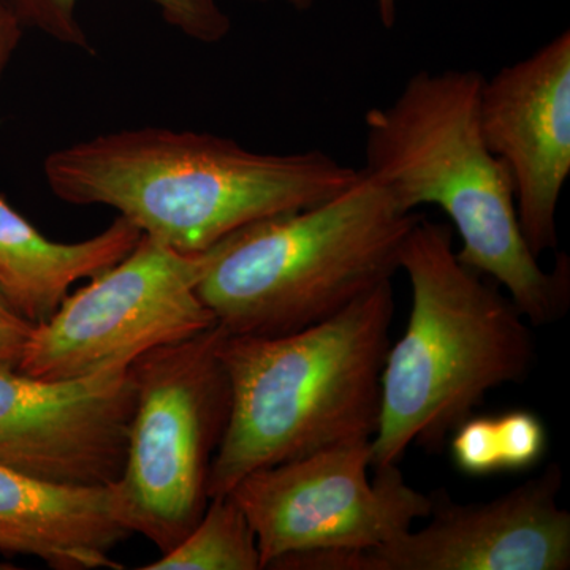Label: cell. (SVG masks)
<instances>
[{
  "instance_id": "2e32d148",
  "label": "cell",
  "mask_w": 570,
  "mask_h": 570,
  "mask_svg": "<svg viewBox=\"0 0 570 570\" xmlns=\"http://www.w3.org/2000/svg\"><path fill=\"white\" fill-rule=\"evenodd\" d=\"M493 419V442L499 472L524 471L542 460L547 431L530 411H509Z\"/></svg>"
},
{
  "instance_id": "7a4b0ae2",
  "label": "cell",
  "mask_w": 570,
  "mask_h": 570,
  "mask_svg": "<svg viewBox=\"0 0 570 570\" xmlns=\"http://www.w3.org/2000/svg\"><path fill=\"white\" fill-rule=\"evenodd\" d=\"M483 75L420 70L389 105L365 115V167L403 212L438 206L460 235L456 255L490 277L531 325L557 324L570 306V261L551 272L521 232L504 164L480 129Z\"/></svg>"
},
{
  "instance_id": "7c38bea8",
  "label": "cell",
  "mask_w": 570,
  "mask_h": 570,
  "mask_svg": "<svg viewBox=\"0 0 570 570\" xmlns=\"http://www.w3.org/2000/svg\"><path fill=\"white\" fill-rule=\"evenodd\" d=\"M130 535L116 517L110 485L48 482L0 466V553L56 570H119L111 551Z\"/></svg>"
},
{
  "instance_id": "ffe728a7",
  "label": "cell",
  "mask_w": 570,
  "mask_h": 570,
  "mask_svg": "<svg viewBox=\"0 0 570 570\" xmlns=\"http://www.w3.org/2000/svg\"><path fill=\"white\" fill-rule=\"evenodd\" d=\"M255 2H268V0H255ZM288 6L294 7L296 10H307L317 2V0H283Z\"/></svg>"
},
{
  "instance_id": "52a82bcc",
  "label": "cell",
  "mask_w": 570,
  "mask_h": 570,
  "mask_svg": "<svg viewBox=\"0 0 570 570\" xmlns=\"http://www.w3.org/2000/svg\"><path fill=\"white\" fill-rule=\"evenodd\" d=\"M206 262V250L184 254L141 235L32 326L17 370L45 381L97 376L212 328L216 318L197 292Z\"/></svg>"
},
{
  "instance_id": "9a60e30c",
  "label": "cell",
  "mask_w": 570,
  "mask_h": 570,
  "mask_svg": "<svg viewBox=\"0 0 570 570\" xmlns=\"http://www.w3.org/2000/svg\"><path fill=\"white\" fill-rule=\"evenodd\" d=\"M22 22L32 24L51 39L78 50L92 51L77 18L80 0H7ZM167 24L200 43H219L228 36L232 21L219 0H148Z\"/></svg>"
},
{
  "instance_id": "d6986e66",
  "label": "cell",
  "mask_w": 570,
  "mask_h": 570,
  "mask_svg": "<svg viewBox=\"0 0 570 570\" xmlns=\"http://www.w3.org/2000/svg\"><path fill=\"white\" fill-rule=\"evenodd\" d=\"M379 18L384 28L392 29L397 17V0H376Z\"/></svg>"
},
{
  "instance_id": "e0dca14e",
  "label": "cell",
  "mask_w": 570,
  "mask_h": 570,
  "mask_svg": "<svg viewBox=\"0 0 570 570\" xmlns=\"http://www.w3.org/2000/svg\"><path fill=\"white\" fill-rule=\"evenodd\" d=\"M32 326L0 302V366H18Z\"/></svg>"
},
{
  "instance_id": "3957f363",
  "label": "cell",
  "mask_w": 570,
  "mask_h": 570,
  "mask_svg": "<svg viewBox=\"0 0 570 570\" xmlns=\"http://www.w3.org/2000/svg\"><path fill=\"white\" fill-rule=\"evenodd\" d=\"M400 269L411 313L382 370L373 469L400 464L412 444L441 452L491 390L521 384L535 358L530 322L493 279L460 261L448 224L420 216Z\"/></svg>"
},
{
  "instance_id": "5bb4252c",
  "label": "cell",
  "mask_w": 570,
  "mask_h": 570,
  "mask_svg": "<svg viewBox=\"0 0 570 570\" xmlns=\"http://www.w3.org/2000/svg\"><path fill=\"white\" fill-rule=\"evenodd\" d=\"M142 570H262L257 535L230 493L209 499L204 515L168 553Z\"/></svg>"
},
{
  "instance_id": "5b68a950",
  "label": "cell",
  "mask_w": 570,
  "mask_h": 570,
  "mask_svg": "<svg viewBox=\"0 0 570 570\" xmlns=\"http://www.w3.org/2000/svg\"><path fill=\"white\" fill-rule=\"evenodd\" d=\"M420 216L360 168L330 200L257 220L209 247L198 296L227 335L321 324L392 281Z\"/></svg>"
},
{
  "instance_id": "30bf717a",
  "label": "cell",
  "mask_w": 570,
  "mask_h": 570,
  "mask_svg": "<svg viewBox=\"0 0 570 570\" xmlns=\"http://www.w3.org/2000/svg\"><path fill=\"white\" fill-rule=\"evenodd\" d=\"M135 396L130 366L70 381L0 366V466L48 482L112 485L126 460Z\"/></svg>"
},
{
  "instance_id": "277c9868",
  "label": "cell",
  "mask_w": 570,
  "mask_h": 570,
  "mask_svg": "<svg viewBox=\"0 0 570 570\" xmlns=\"http://www.w3.org/2000/svg\"><path fill=\"white\" fill-rule=\"evenodd\" d=\"M395 314L392 281L336 316L279 336L227 335V431L209 472V499L258 469L348 442L373 441Z\"/></svg>"
},
{
  "instance_id": "ba28073f",
  "label": "cell",
  "mask_w": 570,
  "mask_h": 570,
  "mask_svg": "<svg viewBox=\"0 0 570 570\" xmlns=\"http://www.w3.org/2000/svg\"><path fill=\"white\" fill-rule=\"evenodd\" d=\"M371 441L258 469L230 491L257 535L264 569L303 554L376 549L426 519L433 499L400 464L374 469Z\"/></svg>"
},
{
  "instance_id": "9c48e42d",
  "label": "cell",
  "mask_w": 570,
  "mask_h": 570,
  "mask_svg": "<svg viewBox=\"0 0 570 570\" xmlns=\"http://www.w3.org/2000/svg\"><path fill=\"white\" fill-rule=\"evenodd\" d=\"M560 464L487 502L431 494L426 527L376 549L314 554L311 570H568L570 513Z\"/></svg>"
},
{
  "instance_id": "8992f818",
  "label": "cell",
  "mask_w": 570,
  "mask_h": 570,
  "mask_svg": "<svg viewBox=\"0 0 570 570\" xmlns=\"http://www.w3.org/2000/svg\"><path fill=\"white\" fill-rule=\"evenodd\" d=\"M214 325L130 365L137 389L126 460L111 489L116 517L168 553L209 502V472L230 419L232 392Z\"/></svg>"
},
{
  "instance_id": "ac0fdd59",
  "label": "cell",
  "mask_w": 570,
  "mask_h": 570,
  "mask_svg": "<svg viewBox=\"0 0 570 570\" xmlns=\"http://www.w3.org/2000/svg\"><path fill=\"white\" fill-rule=\"evenodd\" d=\"M22 21L7 0H0V78L21 39Z\"/></svg>"
},
{
  "instance_id": "4fadbf2b",
  "label": "cell",
  "mask_w": 570,
  "mask_h": 570,
  "mask_svg": "<svg viewBox=\"0 0 570 570\" xmlns=\"http://www.w3.org/2000/svg\"><path fill=\"white\" fill-rule=\"evenodd\" d=\"M141 235L118 216L91 238L52 242L0 197V302L29 324H43L75 284L118 264Z\"/></svg>"
},
{
  "instance_id": "8fae6325",
  "label": "cell",
  "mask_w": 570,
  "mask_h": 570,
  "mask_svg": "<svg viewBox=\"0 0 570 570\" xmlns=\"http://www.w3.org/2000/svg\"><path fill=\"white\" fill-rule=\"evenodd\" d=\"M480 129L504 164L532 253L557 249V213L570 175V32L483 78Z\"/></svg>"
},
{
  "instance_id": "6da1fadb",
  "label": "cell",
  "mask_w": 570,
  "mask_h": 570,
  "mask_svg": "<svg viewBox=\"0 0 570 570\" xmlns=\"http://www.w3.org/2000/svg\"><path fill=\"white\" fill-rule=\"evenodd\" d=\"M43 175L59 200L108 206L142 235L198 254L246 225L330 200L360 170L321 149L257 153L219 135L140 127L56 149Z\"/></svg>"
}]
</instances>
